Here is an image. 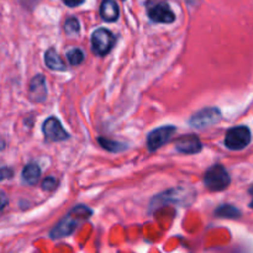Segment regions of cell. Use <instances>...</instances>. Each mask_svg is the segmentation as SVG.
<instances>
[{
	"mask_svg": "<svg viewBox=\"0 0 253 253\" xmlns=\"http://www.w3.org/2000/svg\"><path fill=\"white\" fill-rule=\"evenodd\" d=\"M42 132H43L44 138L51 142H59V141H66L69 138V133L63 128L62 124L59 123L58 119L48 118L42 125Z\"/></svg>",
	"mask_w": 253,
	"mask_h": 253,
	"instance_id": "7",
	"label": "cell"
},
{
	"mask_svg": "<svg viewBox=\"0 0 253 253\" xmlns=\"http://www.w3.org/2000/svg\"><path fill=\"white\" fill-rule=\"evenodd\" d=\"M251 142V131L247 126H235L226 132L225 146L231 151H241Z\"/></svg>",
	"mask_w": 253,
	"mask_h": 253,
	"instance_id": "4",
	"label": "cell"
},
{
	"mask_svg": "<svg viewBox=\"0 0 253 253\" xmlns=\"http://www.w3.org/2000/svg\"><path fill=\"white\" fill-rule=\"evenodd\" d=\"M215 215L219 217H224V219H236V217L241 215V211L237 208L232 207V205L224 204L217 208Z\"/></svg>",
	"mask_w": 253,
	"mask_h": 253,
	"instance_id": "14",
	"label": "cell"
},
{
	"mask_svg": "<svg viewBox=\"0 0 253 253\" xmlns=\"http://www.w3.org/2000/svg\"><path fill=\"white\" fill-rule=\"evenodd\" d=\"M91 216V210L85 205H77L71 210L56 226L49 232V236L53 240L63 239L73 234L79 225L85 222Z\"/></svg>",
	"mask_w": 253,
	"mask_h": 253,
	"instance_id": "1",
	"label": "cell"
},
{
	"mask_svg": "<svg viewBox=\"0 0 253 253\" xmlns=\"http://www.w3.org/2000/svg\"><path fill=\"white\" fill-rule=\"evenodd\" d=\"M231 183L229 172L225 169L224 166L214 165L205 172L204 184L210 192H221L225 190Z\"/></svg>",
	"mask_w": 253,
	"mask_h": 253,
	"instance_id": "2",
	"label": "cell"
},
{
	"mask_svg": "<svg viewBox=\"0 0 253 253\" xmlns=\"http://www.w3.org/2000/svg\"><path fill=\"white\" fill-rule=\"evenodd\" d=\"M148 17L158 24H172L175 21V15L166 1H158L148 7Z\"/></svg>",
	"mask_w": 253,
	"mask_h": 253,
	"instance_id": "8",
	"label": "cell"
},
{
	"mask_svg": "<svg viewBox=\"0 0 253 253\" xmlns=\"http://www.w3.org/2000/svg\"><path fill=\"white\" fill-rule=\"evenodd\" d=\"M119 10L118 4L115 0H103L100 5V16L104 21L114 22L119 19Z\"/></svg>",
	"mask_w": 253,
	"mask_h": 253,
	"instance_id": "11",
	"label": "cell"
},
{
	"mask_svg": "<svg viewBox=\"0 0 253 253\" xmlns=\"http://www.w3.org/2000/svg\"><path fill=\"white\" fill-rule=\"evenodd\" d=\"M29 98L34 103H42L47 98L46 79L42 74H37L30 82Z\"/></svg>",
	"mask_w": 253,
	"mask_h": 253,
	"instance_id": "10",
	"label": "cell"
},
{
	"mask_svg": "<svg viewBox=\"0 0 253 253\" xmlns=\"http://www.w3.org/2000/svg\"><path fill=\"white\" fill-rule=\"evenodd\" d=\"M44 63L52 71H66L67 67L64 64V62L62 61V58L59 57V54L57 53L54 48L47 49L46 53H44Z\"/></svg>",
	"mask_w": 253,
	"mask_h": 253,
	"instance_id": "12",
	"label": "cell"
},
{
	"mask_svg": "<svg viewBox=\"0 0 253 253\" xmlns=\"http://www.w3.org/2000/svg\"><path fill=\"white\" fill-rule=\"evenodd\" d=\"M64 31L69 36H73V35H78L81 31V26H79V21L77 20V17L69 16L68 19L64 22Z\"/></svg>",
	"mask_w": 253,
	"mask_h": 253,
	"instance_id": "17",
	"label": "cell"
},
{
	"mask_svg": "<svg viewBox=\"0 0 253 253\" xmlns=\"http://www.w3.org/2000/svg\"><path fill=\"white\" fill-rule=\"evenodd\" d=\"M175 130H177L175 126L166 125L162 126V127H158L156 128V130L151 131L147 135V140H146L148 150H150L151 152H155L158 148L162 147L163 145H166V143L172 138V136L174 135Z\"/></svg>",
	"mask_w": 253,
	"mask_h": 253,
	"instance_id": "5",
	"label": "cell"
},
{
	"mask_svg": "<svg viewBox=\"0 0 253 253\" xmlns=\"http://www.w3.org/2000/svg\"><path fill=\"white\" fill-rule=\"evenodd\" d=\"M62 1L64 2V4L67 5V6L69 7H76V6H79V5L83 4L85 0H62Z\"/></svg>",
	"mask_w": 253,
	"mask_h": 253,
	"instance_id": "19",
	"label": "cell"
},
{
	"mask_svg": "<svg viewBox=\"0 0 253 253\" xmlns=\"http://www.w3.org/2000/svg\"><path fill=\"white\" fill-rule=\"evenodd\" d=\"M203 145L200 142L199 137L197 135H184L180 136L177 141H175V150L184 155H197L202 151Z\"/></svg>",
	"mask_w": 253,
	"mask_h": 253,
	"instance_id": "9",
	"label": "cell"
},
{
	"mask_svg": "<svg viewBox=\"0 0 253 253\" xmlns=\"http://www.w3.org/2000/svg\"><path fill=\"white\" fill-rule=\"evenodd\" d=\"M98 141L101 147L108 150L109 152H121V151H125L127 148V145L119 142V141H113L104 137H99Z\"/></svg>",
	"mask_w": 253,
	"mask_h": 253,
	"instance_id": "15",
	"label": "cell"
},
{
	"mask_svg": "<svg viewBox=\"0 0 253 253\" xmlns=\"http://www.w3.org/2000/svg\"><path fill=\"white\" fill-rule=\"evenodd\" d=\"M91 51L96 56H106L113 49L116 42V37L110 30L98 29L91 35Z\"/></svg>",
	"mask_w": 253,
	"mask_h": 253,
	"instance_id": "3",
	"label": "cell"
},
{
	"mask_svg": "<svg viewBox=\"0 0 253 253\" xmlns=\"http://www.w3.org/2000/svg\"><path fill=\"white\" fill-rule=\"evenodd\" d=\"M221 120V111L217 108H205L198 111L190 119V125L195 128H205Z\"/></svg>",
	"mask_w": 253,
	"mask_h": 253,
	"instance_id": "6",
	"label": "cell"
},
{
	"mask_svg": "<svg viewBox=\"0 0 253 253\" xmlns=\"http://www.w3.org/2000/svg\"><path fill=\"white\" fill-rule=\"evenodd\" d=\"M57 185H58V182L53 177H48L42 182V189L46 190V192H52V190L56 189Z\"/></svg>",
	"mask_w": 253,
	"mask_h": 253,
	"instance_id": "18",
	"label": "cell"
},
{
	"mask_svg": "<svg viewBox=\"0 0 253 253\" xmlns=\"http://www.w3.org/2000/svg\"><path fill=\"white\" fill-rule=\"evenodd\" d=\"M250 194L252 195V202H251V204H250V207H251L253 209V187L250 188Z\"/></svg>",
	"mask_w": 253,
	"mask_h": 253,
	"instance_id": "20",
	"label": "cell"
},
{
	"mask_svg": "<svg viewBox=\"0 0 253 253\" xmlns=\"http://www.w3.org/2000/svg\"><path fill=\"white\" fill-rule=\"evenodd\" d=\"M84 58L85 56L81 48H72L67 52V59L71 66H79L81 63H83Z\"/></svg>",
	"mask_w": 253,
	"mask_h": 253,
	"instance_id": "16",
	"label": "cell"
},
{
	"mask_svg": "<svg viewBox=\"0 0 253 253\" xmlns=\"http://www.w3.org/2000/svg\"><path fill=\"white\" fill-rule=\"evenodd\" d=\"M40 177H41V169L36 163H29L27 166H25L24 170H22V179L25 183L35 185L39 183Z\"/></svg>",
	"mask_w": 253,
	"mask_h": 253,
	"instance_id": "13",
	"label": "cell"
}]
</instances>
